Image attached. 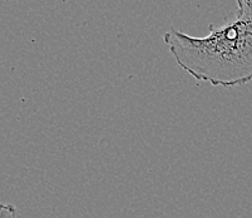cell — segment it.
I'll return each instance as SVG.
<instances>
[{"mask_svg":"<svg viewBox=\"0 0 252 218\" xmlns=\"http://www.w3.org/2000/svg\"><path fill=\"white\" fill-rule=\"evenodd\" d=\"M0 218H20V215L14 204L0 203Z\"/></svg>","mask_w":252,"mask_h":218,"instance_id":"3","label":"cell"},{"mask_svg":"<svg viewBox=\"0 0 252 218\" xmlns=\"http://www.w3.org/2000/svg\"><path fill=\"white\" fill-rule=\"evenodd\" d=\"M235 19H252V0H237Z\"/></svg>","mask_w":252,"mask_h":218,"instance_id":"2","label":"cell"},{"mask_svg":"<svg viewBox=\"0 0 252 218\" xmlns=\"http://www.w3.org/2000/svg\"><path fill=\"white\" fill-rule=\"evenodd\" d=\"M208 35L197 38L171 29L163 35L181 69L197 82L214 87L244 86L252 82V19L211 24Z\"/></svg>","mask_w":252,"mask_h":218,"instance_id":"1","label":"cell"}]
</instances>
